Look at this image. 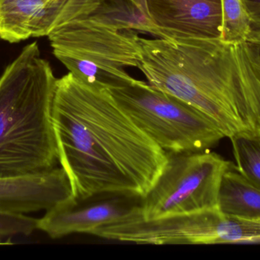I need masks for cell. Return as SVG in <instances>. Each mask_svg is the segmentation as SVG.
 <instances>
[{
	"mask_svg": "<svg viewBox=\"0 0 260 260\" xmlns=\"http://www.w3.org/2000/svg\"><path fill=\"white\" fill-rule=\"evenodd\" d=\"M230 139L238 172L260 189V137L238 135Z\"/></svg>",
	"mask_w": 260,
	"mask_h": 260,
	"instance_id": "12",
	"label": "cell"
},
{
	"mask_svg": "<svg viewBox=\"0 0 260 260\" xmlns=\"http://www.w3.org/2000/svg\"><path fill=\"white\" fill-rule=\"evenodd\" d=\"M142 196L128 193H102L88 198H69L47 211L38 219V230L52 239L72 234L91 235L99 227L142 214Z\"/></svg>",
	"mask_w": 260,
	"mask_h": 260,
	"instance_id": "7",
	"label": "cell"
},
{
	"mask_svg": "<svg viewBox=\"0 0 260 260\" xmlns=\"http://www.w3.org/2000/svg\"><path fill=\"white\" fill-rule=\"evenodd\" d=\"M146 6L157 38L221 39V0H146Z\"/></svg>",
	"mask_w": 260,
	"mask_h": 260,
	"instance_id": "8",
	"label": "cell"
},
{
	"mask_svg": "<svg viewBox=\"0 0 260 260\" xmlns=\"http://www.w3.org/2000/svg\"><path fill=\"white\" fill-rule=\"evenodd\" d=\"M56 81L37 42L26 45L0 76V179L56 168L52 109Z\"/></svg>",
	"mask_w": 260,
	"mask_h": 260,
	"instance_id": "4",
	"label": "cell"
},
{
	"mask_svg": "<svg viewBox=\"0 0 260 260\" xmlns=\"http://www.w3.org/2000/svg\"><path fill=\"white\" fill-rule=\"evenodd\" d=\"M52 122L58 160L73 198L145 196L166 163L167 153L133 123L108 90L88 86L72 73L56 81Z\"/></svg>",
	"mask_w": 260,
	"mask_h": 260,
	"instance_id": "1",
	"label": "cell"
},
{
	"mask_svg": "<svg viewBox=\"0 0 260 260\" xmlns=\"http://www.w3.org/2000/svg\"><path fill=\"white\" fill-rule=\"evenodd\" d=\"M67 0H14L0 5V39L18 43L47 36Z\"/></svg>",
	"mask_w": 260,
	"mask_h": 260,
	"instance_id": "10",
	"label": "cell"
},
{
	"mask_svg": "<svg viewBox=\"0 0 260 260\" xmlns=\"http://www.w3.org/2000/svg\"><path fill=\"white\" fill-rule=\"evenodd\" d=\"M137 68L151 86L210 118L225 137H260L259 43L139 37Z\"/></svg>",
	"mask_w": 260,
	"mask_h": 260,
	"instance_id": "2",
	"label": "cell"
},
{
	"mask_svg": "<svg viewBox=\"0 0 260 260\" xmlns=\"http://www.w3.org/2000/svg\"><path fill=\"white\" fill-rule=\"evenodd\" d=\"M222 34L221 40L229 44L248 41L250 18L241 0H221Z\"/></svg>",
	"mask_w": 260,
	"mask_h": 260,
	"instance_id": "13",
	"label": "cell"
},
{
	"mask_svg": "<svg viewBox=\"0 0 260 260\" xmlns=\"http://www.w3.org/2000/svg\"><path fill=\"white\" fill-rule=\"evenodd\" d=\"M259 53H260V42L259 43Z\"/></svg>",
	"mask_w": 260,
	"mask_h": 260,
	"instance_id": "18",
	"label": "cell"
},
{
	"mask_svg": "<svg viewBox=\"0 0 260 260\" xmlns=\"http://www.w3.org/2000/svg\"><path fill=\"white\" fill-rule=\"evenodd\" d=\"M38 219L24 214L0 212V238L28 236L38 229Z\"/></svg>",
	"mask_w": 260,
	"mask_h": 260,
	"instance_id": "14",
	"label": "cell"
},
{
	"mask_svg": "<svg viewBox=\"0 0 260 260\" xmlns=\"http://www.w3.org/2000/svg\"><path fill=\"white\" fill-rule=\"evenodd\" d=\"M14 1V0H0V5L5 4V3H9V2Z\"/></svg>",
	"mask_w": 260,
	"mask_h": 260,
	"instance_id": "17",
	"label": "cell"
},
{
	"mask_svg": "<svg viewBox=\"0 0 260 260\" xmlns=\"http://www.w3.org/2000/svg\"><path fill=\"white\" fill-rule=\"evenodd\" d=\"M71 197L70 179L62 167L33 177L0 179V212H47Z\"/></svg>",
	"mask_w": 260,
	"mask_h": 260,
	"instance_id": "9",
	"label": "cell"
},
{
	"mask_svg": "<svg viewBox=\"0 0 260 260\" xmlns=\"http://www.w3.org/2000/svg\"><path fill=\"white\" fill-rule=\"evenodd\" d=\"M166 153L161 172L142 197L141 215L152 219L218 208L221 179L231 162L209 150Z\"/></svg>",
	"mask_w": 260,
	"mask_h": 260,
	"instance_id": "6",
	"label": "cell"
},
{
	"mask_svg": "<svg viewBox=\"0 0 260 260\" xmlns=\"http://www.w3.org/2000/svg\"><path fill=\"white\" fill-rule=\"evenodd\" d=\"M139 33L157 30L129 0H67L47 35L53 53L78 80L101 90L136 79Z\"/></svg>",
	"mask_w": 260,
	"mask_h": 260,
	"instance_id": "3",
	"label": "cell"
},
{
	"mask_svg": "<svg viewBox=\"0 0 260 260\" xmlns=\"http://www.w3.org/2000/svg\"><path fill=\"white\" fill-rule=\"evenodd\" d=\"M218 208L226 215L260 220V189L244 178L232 162L221 179Z\"/></svg>",
	"mask_w": 260,
	"mask_h": 260,
	"instance_id": "11",
	"label": "cell"
},
{
	"mask_svg": "<svg viewBox=\"0 0 260 260\" xmlns=\"http://www.w3.org/2000/svg\"><path fill=\"white\" fill-rule=\"evenodd\" d=\"M250 18L249 41L260 42V0H241Z\"/></svg>",
	"mask_w": 260,
	"mask_h": 260,
	"instance_id": "15",
	"label": "cell"
},
{
	"mask_svg": "<svg viewBox=\"0 0 260 260\" xmlns=\"http://www.w3.org/2000/svg\"><path fill=\"white\" fill-rule=\"evenodd\" d=\"M108 91L133 123L165 152L208 151L225 137L204 113L143 81L136 79Z\"/></svg>",
	"mask_w": 260,
	"mask_h": 260,
	"instance_id": "5",
	"label": "cell"
},
{
	"mask_svg": "<svg viewBox=\"0 0 260 260\" xmlns=\"http://www.w3.org/2000/svg\"><path fill=\"white\" fill-rule=\"evenodd\" d=\"M134 4L147 18H148V9H147L146 0H129Z\"/></svg>",
	"mask_w": 260,
	"mask_h": 260,
	"instance_id": "16",
	"label": "cell"
}]
</instances>
